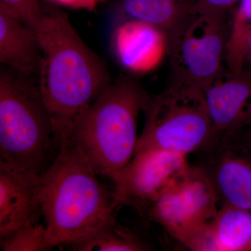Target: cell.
<instances>
[{
  "instance_id": "ffe728a7",
  "label": "cell",
  "mask_w": 251,
  "mask_h": 251,
  "mask_svg": "<svg viewBox=\"0 0 251 251\" xmlns=\"http://www.w3.org/2000/svg\"><path fill=\"white\" fill-rule=\"evenodd\" d=\"M240 0H195L193 9L204 14L227 16L229 9Z\"/></svg>"
},
{
  "instance_id": "ba28073f",
  "label": "cell",
  "mask_w": 251,
  "mask_h": 251,
  "mask_svg": "<svg viewBox=\"0 0 251 251\" xmlns=\"http://www.w3.org/2000/svg\"><path fill=\"white\" fill-rule=\"evenodd\" d=\"M196 166L210 183L219 207L251 211V158L230 140L220 138L197 151Z\"/></svg>"
},
{
  "instance_id": "ac0fdd59",
  "label": "cell",
  "mask_w": 251,
  "mask_h": 251,
  "mask_svg": "<svg viewBox=\"0 0 251 251\" xmlns=\"http://www.w3.org/2000/svg\"><path fill=\"white\" fill-rule=\"evenodd\" d=\"M0 4L6 6L33 30L37 27L45 14L39 0H0Z\"/></svg>"
},
{
  "instance_id": "d6986e66",
  "label": "cell",
  "mask_w": 251,
  "mask_h": 251,
  "mask_svg": "<svg viewBox=\"0 0 251 251\" xmlns=\"http://www.w3.org/2000/svg\"><path fill=\"white\" fill-rule=\"evenodd\" d=\"M232 29L240 35H247L251 29V0H240L232 20Z\"/></svg>"
},
{
  "instance_id": "7a4b0ae2",
  "label": "cell",
  "mask_w": 251,
  "mask_h": 251,
  "mask_svg": "<svg viewBox=\"0 0 251 251\" xmlns=\"http://www.w3.org/2000/svg\"><path fill=\"white\" fill-rule=\"evenodd\" d=\"M58 148L38 182L41 214L54 247L90 237L116 219L120 206L75 143L68 140Z\"/></svg>"
},
{
  "instance_id": "52a82bcc",
  "label": "cell",
  "mask_w": 251,
  "mask_h": 251,
  "mask_svg": "<svg viewBox=\"0 0 251 251\" xmlns=\"http://www.w3.org/2000/svg\"><path fill=\"white\" fill-rule=\"evenodd\" d=\"M147 207L150 220L188 249L219 209L210 183L190 164Z\"/></svg>"
},
{
  "instance_id": "9c48e42d",
  "label": "cell",
  "mask_w": 251,
  "mask_h": 251,
  "mask_svg": "<svg viewBox=\"0 0 251 251\" xmlns=\"http://www.w3.org/2000/svg\"><path fill=\"white\" fill-rule=\"evenodd\" d=\"M187 157L161 150L135 153L112 180L115 184L112 192L117 204L148 206L189 166Z\"/></svg>"
},
{
  "instance_id": "7c38bea8",
  "label": "cell",
  "mask_w": 251,
  "mask_h": 251,
  "mask_svg": "<svg viewBox=\"0 0 251 251\" xmlns=\"http://www.w3.org/2000/svg\"><path fill=\"white\" fill-rule=\"evenodd\" d=\"M39 176L0 165V239L28 223H36L41 213Z\"/></svg>"
},
{
  "instance_id": "8fae6325",
  "label": "cell",
  "mask_w": 251,
  "mask_h": 251,
  "mask_svg": "<svg viewBox=\"0 0 251 251\" xmlns=\"http://www.w3.org/2000/svg\"><path fill=\"white\" fill-rule=\"evenodd\" d=\"M112 44L115 57L122 67L139 74L156 69L170 50L169 40L163 31L132 19L117 26Z\"/></svg>"
},
{
  "instance_id": "9a60e30c",
  "label": "cell",
  "mask_w": 251,
  "mask_h": 251,
  "mask_svg": "<svg viewBox=\"0 0 251 251\" xmlns=\"http://www.w3.org/2000/svg\"><path fill=\"white\" fill-rule=\"evenodd\" d=\"M193 0H122V9L128 19L141 21L163 31L169 44L193 11Z\"/></svg>"
},
{
  "instance_id": "44dd1931",
  "label": "cell",
  "mask_w": 251,
  "mask_h": 251,
  "mask_svg": "<svg viewBox=\"0 0 251 251\" xmlns=\"http://www.w3.org/2000/svg\"><path fill=\"white\" fill-rule=\"evenodd\" d=\"M226 138L230 140L237 148L251 158V120L242 129Z\"/></svg>"
},
{
  "instance_id": "5b68a950",
  "label": "cell",
  "mask_w": 251,
  "mask_h": 251,
  "mask_svg": "<svg viewBox=\"0 0 251 251\" xmlns=\"http://www.w3.org/2000/svg\"><path fill=\"white\" fill-rule=\"evenodd\" d=\"M145 123L135 153L161 150L188 156L214 137L202 89L179 81L149 97L143 110Z\"/></svg>"
},
{
  "instance_id": "30bf717a",
  "label": "cell",
  "mask_w": 251,
  "mask_h": 251,
  "mask_svg": "<svg viewBox=\"0 0 251 251\" xmlns=\"http://www.w3.org/2000/svg\"><path fill=\"white\" fill-rule=\"evenodd\" d=\"M212 122V140L229 137L251 119V74L227 68L203 90Z\"/></svg>"
},
{
  "instance_id": "cb8c5ba5",
  "label": "cell",
  "mask_w": 251,
  "mask_h": 251,
  "mask_svg": "<svg viewBox=\"0 0 251 251\" xmlns=\"http://www.w3.org/2000/svg\"><path fill=\"white\" fill-rule=\"evenodd\" d=\"M97 1H98V0H97Z\"/></svg>"
},
{
  "instance_id": "277c9868",
  "label": "cell",
  "mask_w": 251,
  "mask_h": 251,
  "mask_svg": "<svg viewBox=\"0 0 251 251\" xmlns=\"http://www.w3.org/2000/svg\"><path fill=\"white\" fill-rule=\"evenodd\" d=\"M25 77L0 72V165L40 175L58 145L39 87Z\"/></svg>"
},
{
  "instance_id": "7402d4cb",
  "label": "cell",
  "mask_w": 251,
  "mask_h": 251,
  "mask_svg": "<svg viewBox=\"0 0 251 251\" xmlns=\"http://www.w3.org/2000/svg\"><path fill=\"white\" fill-rule=\"evenodd\" d=\"M57 4L64 5L73 9H83L93 11L97 6V0H51Z\"/></svg>"
},
{
  "instance_id": "603a6c76",
  "label": "cell",
  "mask_w": 251,
  "mask_h": 251,
  "mask_svg": "<svg viewBox=\"0 0 251 251\" xmlns=\"http://www.w3.org/2000/svg\"><path fill=\"white\" fill-rule=\"evenodd\" d=\"M244 71L251 74V29L248 36L245 53H244Z\"/></svg>"
},
{
  "instance_id": "5bb4252c",
  "label": "cell",
  "mask_w": 251,
  "mask_h": 251,
  "mask_svg": "<svg viewBox=\"0 0 251 251\" xmlns=\"http://www.w3.org/2000/svg\"><path fill=\"white\" fill-rule=\"evenodd\" d=\"M199 251H251V211L219 207L198 242Z\"/></svg>"
},
{
  "instance_id": "8992f818",
  "label": "cell",
  "mask_w": 251,
  "mask_h": 251,
  "mask_svg": "<svg viewBox=\"0 0 251 251\" xmlns=\"http://www.w3.org/2000/svg\"><path fill=\"white\" fill-rule=\"evenodd\" d=\"M227 16L192 12L170 44L172 80L204 90L226 69Z\"/></svg>"
},
{
  "instance_id": "3957f363",
  "label": "cell",
  "mask_w": 251,
  "mask_h": 251,
  "mask_svg": "<svg viewBox=\"0 0 251 251\" xmlns=\"http://www.w3.org/2000/svg\"><path fill=\"white\" fill-rule=\"evenodd\" d=\"M150 97L133 79L111 82L77 117L69 140L99 175L113 180L134 156L138 119Z\"/></svg>"
},
{
  "instance_id": "6da1fadb",
  "label": "cell",
  "mask_w": 251,
  "mask_h": 251,
  "mask_svg": "<svg viewBox=\"0 0 251 251\" xmlns=\"http://www.w3.org/2000/svg\"><path fill=\"white\" fill-rule=\"evenodd\" d=\"M34 31L42 54L38 87L59 146L69 140L77 117L111 84L110 74L65 13H45Z\"/></svg>"
},
{
  "instance_id": "4fadbf2b",
  "label": "cell",
  "mask_w": 251,
  "mask_h": 251,
  "mask_svg": "<svg viewBox=\"0 0 251 251\" xmlns=\"http://www.w3.org/2000/svg\"><path fill=\"white\" fill-rule=\"evenodd\" d=\"M41 50L35 31L0 4V62L29 77L39 72Z\"/></svg>"
},
{
  "instance_id": "2e32d148",
  "label": "cell",
  "mask_w": 251,
  "mask_h": 251,
  "mask_svg": "<svg viewBox=\"0 0 251 251\" xmlns=\"http://www.w3.org/2000/svg\"><path fill=\"white\" fill-rule=\"evenodd\" d=\"M79 251H141L149 247L129 229L112 220L83 240L70 244Z\"/></svg>"
},
{
  "instance_id": "e0dca14e",
  "label": "cell",
  "mask_w": 251,
  "mask_h": 251,
  "mask_svg": "<svg viewBox=\"0 0 251 251\" xmlns=\"http://www.w3.org/2000/svg\"><path fill=\"white\" fill-rule=\"evenodd\" d=\"M52 247L46 226L36 223H28L1 239L3 251H41Z\"/></svg>"
}]
</instances>
